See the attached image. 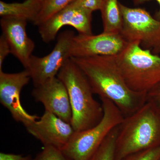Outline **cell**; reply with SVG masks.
Wrapping results in <instances>:
<instances>
[{
    "mask_svg": "<svg viewBox=\"0 0 160 160\" xmlns=\"http://www.w3.org/2000/svg\"><path fill=\"white\" fill-rule=\"evenodd\" d=\"M70 58L86 76L93 93L112 102L124 118L133 114L147 101V92L133 91L127 86L114 56Z\"/></svg>",
    "mask_w": 160,
    "mask_h": 160,
    "instance_id": "obj_1",
    "label": "cell"
},
{
    "mask_svg": "<svg viewBox=\"0 0 160 160\" xmlns=\"http://www.w3.org/2000/svg\"><path fill=\"white\" fill-rule=\"evenodd\" d=\"M160 146V108L153 102L147 101L119 125L115 160Z\"/></svg>",
    "mask_w": 160,
    "mask_h": 160,
    "instance_id": "obj_2",
    "label": "cell"
},
{
    "mask_svg": "<svg viewBox=\"0 0 160 160\" xmlns=\"http://www.w3.org/2000/svg\"><path fill=\"white\" fill-rule=\"evenodd\" d=\"M57 77L69 94L72 112L71 125L74 131H83L98 124L104 115L102 105L95 99L89 81L71 58L64 63Z\"/></svg>",
    "mask_w": 160,
    "mask_h": 160,
    "instance_id": "obj_3",
    "label": "cell"
},
{
    "mask_svg": "<svg viewBox=\"0 0 160 160\" xmlns=\"http://www.w3.org/2000/svg\"><path fill=\"white\" fill-rule=\"evenodd\" d=\"M118 68L132 91L147 92L160 83V56L143 49L138 41L129 43L115 56Z\"/></svg>",
    "mask_w": 160,
    "mask_h": 160,
    "instance_id": "obj_4",
    "label": "cell"
},
{
    "mask_svg": "<svg viewBox=\"0 0 160 160\" xmlns=\"http://www.w3.org/2000/svg\"><path fill=\"white\" fill-rule=\"evenodd\" d=\"M100 99L104 115L100 122L90 129L75 131L62 149L72 160H89L109 132L124 120L122 114L114 103L107 99Z\"/></svg>",
    "mask_w": 160,
    "mask_h": 160,
    "instance_id": "obj_5",
    "label": "cell"
},
{
    "mask_svg": "<svg viewBox=\"0 0 160 160\" xmlns=\"http://www.w3.org/2000/svg\"><path fill=\"white\" fill-rule=\"evenodd\" d=\"M122 17L120 34L129 43L138 41L144 49L160 54V21L146 9L130 8L119 2Z\"/></svg>",
    "mask_w": 160,
    "mask_h": 160,
    "instance_id": "obj_6",
    "label": "cell"
},
{
    "mask_svg": "<svg viewBox=\"0 0 160 160\" xmlns=\"http://www.w3.org/2000/svg\"><path fill=\"white\" fill-rule=\"evenodd\" d=\"M74 32L65 30L58 35L52 51L42 57L32 55L26 69L29 72L34 87L55 78L64 63L70 58V48Z\"/></svg>",
    "mask_w": 160,
    "mask_h": 160,
    "instance_id": "obj_7",
    "label": "cell"
},
{
    "mask_svg": "<svg viewBox=\"0 0 160 160\" xmlns=\"http://www.w3.org/2000/svg\"><path fill=\"white\" fill-rule=\"evenodd\" d=\"M30 80V74L26 69L16 73L0 71V102L16 122L25 126L39 118L27 112L21 104V91Z\"/></svg>",
    "mask_w": 160,
    "mask_h": 160,
    "instance_id": "obj_8",
    "label": "cell"
},
{
    "mask_svg": "<svg viewBox=\"0 0 160 160\" xmlns=\"http://www.w3.org/2000/svg\"><path fill=\"white\" fill-rule=\"evenodd\" d=\"M129 43L119 33L75 35L70 48V58L115 56L121 53Z\"/></svg>",
    "mask_w": 160,
    "mask_h": 160,
    "instance_id": "obj_9",
    "label": "cell"
},
{
    "mask_svg": "<svg viewBox=\"0 0 160 160\" xmlns=\"http://www.w3.org/2000/svg\"><path fill=\"white\" fill-rule=\"evenodd\" d=\"M25 127L44 146H53L61 149L66 146L75 132L70 123L46 110L41 118Z\"/></svg>",
    "mask_w": 160,
    "mask_h": 160,
    "instance_id": "obj_10",
    "label": "cell"
},
{
    "mask_svg": "<svg viewBox=\"0 0 160 160\" xmlns=\"http://www.w3.org/2000/svg\"><path fill=\"white\" fill-rule=\"evenodd\" d=\"M32 94L44 106L45 110L71 124L72 112L66 86L58 77L34 87Z\"/></svg>",
    "mask_w": 160,
    "mask_h": 160,
    "instance_id": "obj_11",
    "label": "cell"
},
{
    "mask_svg": "<svg viewBox=\"0 0 160 160\" xmlns=\"http://www.w3.org/2000/svg\"><path fill=\"white\" fill-rule=\"evenodd\" d=\"M27 21L12 17H2L0 25L2 34L7 40L11 54L26 69L32 55L35 45L26 32Z\"/></svg>",
    "mask_w": 160,
    "mask_h": 160,
    "instance_id": "obj_12",
    "label": "cell"
},
{
    "mask_svg": "<svg viewBox=\"0 0 160 160\" xmlns=\"http://www.w3.org/2000/svg\"><path fill=\"white\" fill-rule=\"evenodd\" d=\"M78 6L71 2L66 7L38 26L39 33L44 42L49 43L54 41L60 30L69 26Z\"/></svg>",
    "mask_w": 160,
    "mask_h": 160,
    "instance_id": "obj_13",
    "label": "cell"
},
{
    "mask_svg": "<svg viewBox=\"0 0 160 160\" xmlns=\"http://www.w3.org/2000/svg\"><path fill=\"white\" fill-rule=\"evenodd\" d=\"M42 6V0H25L22 2L12 3L1 1L0 16L19 18L34 24Z\"/></svg>",
    "mask_w": 160,
    "mask_h": 160,
    "instance_id": "obj_14",
    "label": "cell"
},
{
    "mask_svg": "<svg viewBox=\"0 0 160 160\" xmlns=\"http://www.w3.org/2000/svg\"><path fill=\"white\" fill-rule=\"evenodd\" d=\"M100 11L102 20L103 32L120 33L122 26V17L118 0H103Z\"/></svg>",
    "mask_w": 160,
    "mask_h": 160,
    "instance_id": "obj_15",
    "label": "cell"
},
{
    "mask_svg": "<svg viewBox=\"0 0 160 160\" xmlns=\"http://www.w3.org/2000/svg\"><path fill=\"white\" fill-rule=\"evenodd\" d=\"M118 126L109 132L89 160H115L116 141L118 132Z\"/></svg>",
    "mask_w": 160,
    "mask_h": 160,
    "instance_id": "obj_16",
    "label": "cell"
},
{
    "mask_svg": "<svg viewBox=\"0 0 160 160\" xmlns=\"http://www.w3.org/2000/svg\"><path fill=\"white\" fill-rule=\"evenodd\" d=\"M76 5L77 8L72 18L69 26L74 28L79 34H92L91 24L92 12Z\"/></svg>",
    "mask_w": 160,
    "mask_h": 160,
    "instance_id": "obj_17",
    "label": "cell"
},
{
    "mask_svg": "<svg viewBox=\"0 0 160 160\" xmlns=\"http://www.w3.org/2000/svg\"><path fill=\"white\" fill-rule=\"evenodd\" d=\"M72 0H42V9L34 25L37 26L64 9Z\"/></svg>",
    "mask_w": 160,
    "mask_h": 160,
    "instance_id": "obj_18",
    "label": "cell"
},
{
    "mask_svg": "<svg viewBox=\"0 0 160 160\" xmlns=\"http://www.w3.org/2000/svg\"><path fill=\"white\" fill-rule=\"evenodd\" d=\"M32 160H72L62 149L53 146H44L42 150Z\"/></svg>",
    "mask_w": 160,
    "mask_h": 160,
    "instance_id": "obj_19",
    "label": "cell"
},
{
    "mask_svg": "<svg viewBox=\"0 0 160 160\" xmlns=\"http://www.w3.org/2000/svg\"><path fill=\"white\" fill-rule=\"evenodd\" d=\"M121 160H160V146L131 153Z\"/></svg>",
    "mask_w": 160,
    "mask_h": 160,
    "instance_id": "obj_20",
    "label": "cell"
},
{
    "mask_svg": "<svg viewBox=\"0 0 160 160\" xmlns=\"http://www.w3.org/2000/svg\"><path fill=\"white\" fill-rule=\"evenodd\" d=\"M74 2L81 8L92 12L100 10L102 5L103 0H74Z\"/></svg>",
    "mask_w": 160,
    "mask_h": 160,
    "instance_id": "obj_21",
    "label": "cell"
},
{
    "mask_svg": "<svg viewBox=\"0 0 160 160\" xmlns=\"http://www.w3.org/2000/svg\"><path fill=\"white\" fill-rule=\"evenodd\" d=\"M11 54V49L7 40L2 34L0 37V71H2L4 61L8 55Z\"/></svg>",
    "mask_w": 160,
    "mask_h": 160,
    "instance_id": "obj_22",
    "label": "cell"
},
{
    "mask_svg": "<svg viewBox=\"0 0 160 160\" xmlns=\"http://www.w3.org/2000/svg\"><path fill=\"white\" fill-rule=\"evenodd\" d=\"M147 101L153 102L160 108V83L147 92Z\"/></svg>",
    "mask_w": 160,
    "mask_h": 160,
    "instance_id": "obj_23",
    "label": "cell"
},
{
    "mask_svg": "<svg viewBox=\"0 0 160 160\" xmlns=\"http://www.w3.org/2000/svg\"><path fill=\"white\" fill-rule=\"evenodd\" d=\"M32 158L30 155L25 156L3 152L0 153V160H32Z\"/></svg>",
    "mask_w": 160,
    "mask_h": 160,
    "instance_id": "obj_24",
    "label": "cell"
},
{
    "mask_svg": "<svg viewBox=\"0 0 160 160\" xmlns=\"http://www.w3.org/2000/svg\"><path fill=\"white\" fill-rule=\"evenodd\" d=\"M151 1H155L158 3L159 6V9L158 10L154 16L155 18L160 21V0H132L133 4L135 5H139L142 4L143 3H146V2H149Z\"/></svg>",
    "mask_w": 160,
    "mask_h": 160,
    "instance_id": "obj_25",
    "label": "cell"
},
{
    "mask_svg": "<svg viewBox=\"0 0 160 160\" xmlns=\"http://www.w3.org/2000/svg\"><path fill=\"white\" fill-rule=\"evenodd\" d=\"M74 1V0H72V1ZM71 1V2H72Z\"/></svg>",
    "mask_w": 160,
    "mask_h": 160,
    "instance_id": "obj_26",
    "label": "cell"
}]
</instances>
